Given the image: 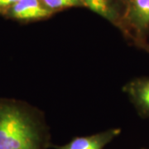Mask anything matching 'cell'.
Wrapping results in <instances>:
<instances>
[{
  "label": "cell",
  "instance_id": "6da1fadb",
  "mask_svg": "<svg viewBox=\"0 0 149 149\" xmlns=\"http://www.w3.org/2000/svg\"><path fill=\"white\" fill-rule=\"evenodd\" d=\"M50 133L36 109L13 100H0V149H47Z\"/></svg>",
  "mask_w": 149,
  "mask_h": 149
},
{
  "label": "cell",
  "instance_id": "7a4b0ae2",
  "mask_svg": "<svg viewBox=\"0 0 149 149\" xmlns=\"http://www.w3.org/2000/svg\"><path fill=\"white\" fill-rule=\"evenodd\" d=\"M123 20L131 38L144 47L149 30V0H128Z\"/></svg>",
  "mask_w": 149,
  "mask_h": 149
},
{
  "label": "cell",
  "instance_id": "3957f363",
  "mask_svg": "<svg viewBox=\"0 0 149 149\" xmlns=\"http://www.w3.org/2000/svg\"><path fill=\"white\" fill-rule=\"evenodd\" d=\"M123 91L139 115L143 118H149V77H139L130 80L124 85Z\"/></svg>",
  "mask_w": 149,
  "mask_h": 149
},
{
  "label": "cell",
  "instance_id": "277c9868",
  "mask_svg": "<svg viewBox=\"0 0 149 149\" xmlns=\"http://www.w3.org/2000/svg\"><path fill=\"white\" fill-rule=\"evenodd\" d=\"M120 133V128H110L90 136L75 137L68 143L53 146V148L55 149H104Z\"/></svg>",
  "mask_w": 149,
  "mask_h": 149
},
{
  "label": "cell",
  "instance_id": "5b68a950",
  "mask_svg": "<svg viewBox=\"0 0 149 149\" xmlns=\"http://www.w3.org/2000/svg\"><path fill=\"white\" fill-rule=\"evenodd\" d=\"M8 12L13 18L21 21L39 20L52 14L42 0H19Z\"/></svg>",
  "mask_w": 149,
  "mask_h": 149
},
{
  "label": "cell",
  "instance_id": "8992f818",
  "mask_svg": "<svg viewBox=\"0 0 149 149\" xmlns=\"http://www.w3.org/2000/svg\"><path fill=\"white\" fill-rule=\"evenodd\" d=\"M81 3L82 6L87 7L110 20H115L116 18V13L113 10L109 0H81Z\"/></svg>",
  "mask_w": 149,
  "mask_h": 149
},
{
  "label": "cell",
  "instance_id": "52a82bcc",
  "mask_svg": "<svg viewBox=\"0 0 149 149\" xmlns=\"http://www.w3.org/2000/svg\"><path fill=\"white\" fill-rule=\"evenodd\" d=\"M42 2L52 13L66 8L82 6L81 0H42Z\"/></svg>",
  "mask_w": 149,
  "mask_h": 149
},
{
  "label": "cell",
  "instance_id": "ba28073f",
  "mask_svg": "<svg viewBox=\"0 0 149 149\" xmlns=\"http://www.w3.org/2000/svg\"><path fill=\"white\" fill-rule=\"evenodd\" d=\"M19 0H0V12H8Z\"/></svg>",
  "mask_w": 149,
  "mask_h": 149
},
{
  "label": "cell",
  "instance_id": "9c48e42d",
  "mask_svg": "<svg viewBox=\"0 0 149 149\" xmlns=\"http://www.w3.org/2000/svg\"><path fill=\"white\" fill-rule=\"evenodd\" d=\"M143 48L149 53V43H147V44L145 45V47H144Z\"/></svg>",
  "mask_w": 149,
  "mask_h": 149
},
{
  "label": "cell",
  "instance_id": "30bf717a",
  "mask_svg": "<svg viewBox=\"0 0 149 149\" xmlns=\"http://www.w3.org/2000/svg\"><path fill=\"white\" fill-rule=\"evenodd\" d=\"M143 149H149V148H143Z\"/></svg>",
  "mask_w": 149,
  "mask_h": 149
}]
</instances>
